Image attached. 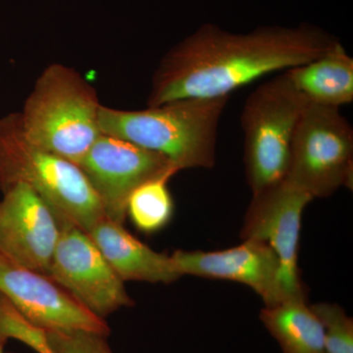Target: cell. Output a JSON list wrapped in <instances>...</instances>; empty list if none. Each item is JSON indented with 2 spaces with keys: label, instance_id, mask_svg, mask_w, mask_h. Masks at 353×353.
<instances>
[{
  "label": "cell",
  "instance_id": "1",
  "mask_svg": "<svg viewBox=\"0 0 353 353\" xmlns=\"http://www.w3.org/2000/svg\"><path fill=\"white\" fill-rule=\"evenodd\" d=\"M340 43L319 28L262 27L234 34L201 26L162 57L148 106L183 99H219L274 72L307 63Z\"/></svg>",
  "mask_w": 353,
  "mask_h": 353
},
{
  "label": "cell",
  "instance_id": "2",
  "mask_svg": "<svg viewBox=\"0 0 353 353\" xmlns=\"http://www.w3.org/2000/svg\"><path fill=\"white\" fill-rule=\"evenodd\" d=\"M228 101L227 97L176 99L143 110L101 105L99 127L102 134L162 155L179 171L212 168Z\"/></svg>",
  "mask_w": 353,
  "mask_h": 353
},
{
  "label": "cell",
  "instance_id": "3",
  "mask_svg": "<svg viewBox=\"0 0 353 353\" xmlns=\"http://www.w3.org/2000/svg\"><path fill=\"white\" fill-rule=\"evenodd\" d=\"M97 90L71 67L43 70L20 113L26 139L44 152L79 165L102 134Z\"/></svg>",
  "mask_w": 353,
  "mask_h": 353
},
{
  "label": "cell",
  "instance_id": "4",
  "mask_svg": "<svg viewBox=\"0 0 353 353\" xmlns=\"http://www.w3.org/2000/svg\"><path fill=\"white\" fill-rule=\"evenodd\" d=\"M18 183L31 188L60 223H69L85 233L105 218L80 167L29 143L19 112L0 117V192Z\"/></svg>",
  "mask_w": 353,
  "mask_h": 353
},
{
  "label": "cell",
  "instance_id": "5",
  "mask_svg": "<svg viewBox=\"0 0 353 353\" xmlns=\"http://www.w3.org/2000/svg\"><path fill=\"white\" fill-rule=\"evenodd\" d=\"M308 102L285 71L246 97L240 120L252 196L284 180L292 139Z\"/></svg>",
  "mask_w": 353,
  "mask_h": 353
},
{
  "label": "cell",
  "instance_id": "6",
  "mask_svg": "<svg viewBox=\"0 0 353 353\" xmlns=\"http://www.w3.org/2000/svg\"><path fill=\"white\" fill-rule=\"evenodd\" d=\"M312 197L352 188L353 129L340 108L308 102L290 146L284 180Z\"/></svg>",
  "mask_w": 353,
  "mask_h": 353
},
{
  "label": "cell",
  "instance_id": "7",
  "mask_svg": "<svg viewBox=\"0 0 353 353\" xmlns=\"http://www.w3.org/2000/svg\"><path fill=\"white\" fill-rule=\"evenodd\" d=\"M46 276L103 320L120 308L134 304L124 282L92 239L69 223H60L59 239Z\"/></svg>",
  "mask_w": 353,
  "mask_h": 353
},
{
  "label": "cell",
  "instance_id": "8",
  "mask_svg": "<svg viewBox=\"0 0 353 353\" xmlns=\"http://www.w3.org/2000/svg\"><path fill=\"white\" fill-rule=\"evenodd\" d=\"M78 166L99 197L105 217L122 225L134 190L180 172L162 155L105 134L99 137Z\"/></svg>",
  "mask_w": 353,
  "mask_h": 353
},
{
  "label": "cell",
  "instance_id": "9",
  "mask_svg": "<svg viewBox=\"0 0 353 353\" xmlns=\"http://www.w3.org/2000/svg\"><path fill=\"white\" fill-rule=\"evenodd\" d=\"M313 199L285 181L253 194L241 236L243 240L265 241L281 263L283 301L305 299L297 266L299 234L304 208Z\"/></svg>",
  "mask_w": 353,
  "mask_h": 353
},
{
  "label": "cell",
  "instance_id": "10",
  "mask_svg": "<svg viewBox=\"0 0 353 353\" xmlns=\"http://www.w3.org/2000/svg\"><path fill=\"white\" fill-rule=\"evenodd\" d=\"M0 292L44 331L82 330L108 336L110 329L48 276L0 252Z\"/></svg>",
  "mask_w": 353,
  "mask_h": 353
},
{
  "label": "cell",
  "instance_id": "11",
  "mask_svg": "<svg viewBox=\"0 0 353 353\" xmlns=\"http://www.w3.org/2000/svg\"><path fill=\"white\" fill-rule=\"evenodd\" d=\"M0 199V252L46 275L60 234L50 206L27 185L15 183Z\"/></svg>",
  "mask_w": 353,
  "mask_h": 353
},
{
  "label": "cell",
  "instance_id": "12",
  "mask_svg": "<svg viewBox=\"0 0 353 353\" xmlns=\"http://www.w3.org/2000/svg\"><path fill=\"white\" fill-rule=\"evenodd\" d=\"M181 275L222 279L252 288L265 306L282 303L281 263L265 241L245 240L241 245L219 252H183L171 255Z\"/></svg>",
  "mask_w": 353,
  "mask_h": 353
},
{
  "label": "cell",
  "instance_id": "13",
  "mask_svg": "<svg viewBox=\"0 0 353 353\" xmlns=\"http://www.w3.org/2000/svg\"><path fill=\"white\" fill-rule=\"evenodd\" d=\"M88 234L123 282L171 284L182 277L172 256L154 252L122 224L105 217Z\"/></svg>",
  "mask_w": 353,
  "mask_h": 353
},
{
  "label": "cell",
  "instance_id": "14",
  "mask_svg": "<svg viewBox=\"0 0 353 353\" xmlns=\"http://www.w3.org/2000/svg\"><path fill=\"white\" fill-rule=\"evenodd\" d=\"M285 72L311 103L341 108L353 101V58L341 41L307 63Z\"/></svg>",
  "mask_w": 353,
  "mask_h": 353
},
{
  "label": "cell",
  "instance_id": "15",
  "mask_svg": "<svg viewBox=\"0 0 353 353\" xmlns=\"http://www.w3.org/2000/svg\"><path fill=\"white\" fill-rule=\"evenodd\" d=\"M260 319L283 353H328L321 322L305 299L265 306Z\"/></svg>",
  "mask_w": 353,
  "mask_h": 353
},
{
  "label": "cell",
  "instance_id": "16",
  "mask_svg": "<svg viewBox=\"0 0 353 353\" xmlns=\"http://www.w3.org/2000/svg\"><path fill=\"white\" fill-rule=\"evenodd\" d=\"M170 178H158L134 190L127 204V217L143 233L152 234L169 224L174 213V202L168 182Z\"/></svg>",
  "mask_w": 353,
  "mask_h": 353
},
{
  "label": "cell",
  "instance_id": "17",
  "mask_svg": "<svg viewBox=\"0 0 353 353\" xmlns=\"http://www.w3.org/2000/svg\"><path fill=\"white\" fill-rule=\"evenodd\" d=\"M13 339L38 353H54L44 330L32 324L0 292V347Z\"/></svg>",
  "mask_w": 353,
  "mask_h": 353
},
{
  "label": "cell",
  "instance_id": "18",
  "mask_svg": "<svg viewBox=\"0 0 353 353\" xmlns=\"http://www.w3.org/2000/svg\"><path fill=\"white\" fill-rule=\"evenodd\" d=\"M321 322L328 353H353V320L338 304L310 305Z\"/></svg>",
  "mask_w": 353,
  "mask_h": 353
},
{
  "label": "cell",
  "instance_id": "19",
  "mask_svg": "<svg viewBox=\"0 0 353 353\" xmlns=\"http://www.w3.org/2000/svg\"><path fill=\"white\" fill-rule=\"evenodd\" d=\"M46 334L54 353H113L101 334L82 330H55Z\"/></svg>",
  "mask_w": 353,
  "mask_h": 353
},
{
  "label": "cell",
  "instance_id": "20",
  "mask_svg": "<svg viewBox=\"0 0 353 353\" xmlns=\"http://www.w3.org/2000/svg\"><path fill=\"white\" fill-rule=\"evenodd\" d=\"M0 353H4L3 352V347H0Z\"/></svg>",
  "mask_w": 353,
  "mask_h": 353
}]
</instances>
